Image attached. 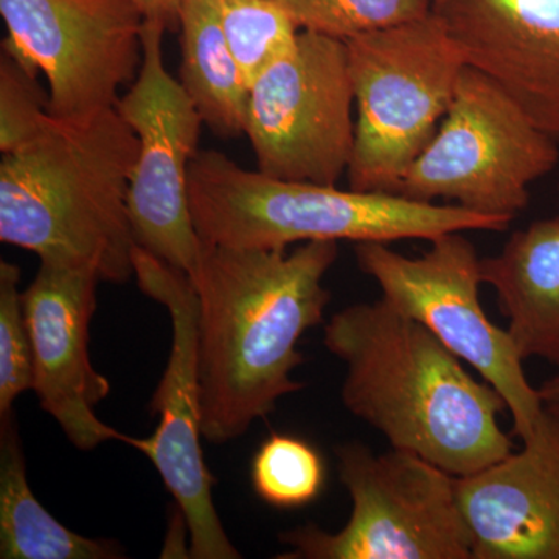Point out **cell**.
<instances>
[{
    "label": "cell",
    "mask_w": 559,
    "mask_h": 559,
    "mask_svg": "<svg viewBox=\"0 0 559 559\" xmlns=\"http://www.w3.org/2000/svg\"><path fill=\"white\" fill-rule=\"evenodd\" d=\"M340 253L336 241L286 249L204 245L190 275L201 304L202 437L237 440L304 382L301 336L323 322L331 299L323 278Z\"/></svg>",
    "instance_id": "obj_1"
},
{
    "label": "cell",
    "mask_w": 559,
    "mask_h": 559,
    "mask_svg": "<svg viewBox=\"0 0 559 559\" xmlns=\"http://www.w3.org/2000/svg\"><path fill=\"white\" fill-rule=\"evenodd\" d=\"M323 345L347 366L342 403L388 439L455 477L513 452L499 425L506 401L477 381L421 323L380 299L349 305L323 329Z\"/></svg>",
    "instance_id": "obj_2"
},
{
    "label": "cell",
    "mask_w": 559,
    "mask_h": 559,
    "mask_svg": "<svg viewBox=\"0 0 559 559\" xmlns=\"http://www.w3.org/2000/svg\"><path fill=\"white\" fill-rule=\"evenodd\" d=\"M139 139L116 108L90 119L47 116L38 134L0 162V241L39 260L134 277L128 191Z\"/></svg>",
    "instance_id": "obj_3"
},
{
    "label": "cell",
    "mask_w": 559,
    "mask_h": 559,
    "mask_svg": "<svg viewBox=\"0 0 559 559\" xmlns=\"http://www.w3.org/2000/svg\"><path fill=\"white\" fill-rule=\"evenodd\" d=\"M191 219L202 245L288 249L296 242L432 241L452 231H503L510 219L389 191L275 179L219 151H198L189 171Z\"/></svg>",
    "instance_id": "obj_4"
},
{
    "label": "cell",
    "mask_w": 559,
    "mask_h": 559,
    "mask_svg": "<svg viewBox=\"0 0 559 559\" xmlns=\"http://www.w3.org/2000/svg\"><path fill=\"white\" fill-rule=\"evenodd\" d=\"M345 44L356 112L349 189L395 193L450 109L466 62L436 10Z\"/></svg>",
    "instance_id": "obj_5"
},
{
    "label": "cell",
    "mask_w": 559,
    "mask_h": 559,
    "mask_svg": "<svg viewBox=\"0 0 559 559\" xmlns=\"http://www.w3.org/2000/svg\"><path fill=\"white\" fill-rule=\"evenodd\" d=\"M559 145L495 81L466 66L450 109L395 193L513 221L533 183L557 168Z\"/></svg>",
    "instance_id": "obj_6"
},
{
    "label": "cell",
    "mask_w": 559,
    "mask_h": 559,
    "mask_svg": "<svg viewBox=\"0 0 559 559\" xmlns=\"http://www.w3.org/2000/svg\"><path fill=\"white\" fill-rule=\"evenodd\" d=\"M337 473L353 509L329 533L304 525L280 535L283 559H473L455 476L412 452L373 454L360 443L337 450Z\"/></svg>",
    "instance_id": "obj_7"
},
{
    "label": "cell",
    "mask_w": 559,
    "mask_h": 559,
    "mask_svg": "<svg viewBox=\"0 0 559 559\" xmlns=\"http://www.w3.org/2000/svg\"><path fill=\"white\" fill-rule=\"evenodd\" d=\"M419 257H406L385 242L355 246L359 270L380 286L385 304L421 323L463 362L498 390L522 441L544 415L538 389L525 377L509 330L489 320L481 307V259L463 231L433 238Z\"/></svg>",
    "instance_id": "obj_8"
},
{
    "label": "cell",
    "mask_w": 559,
    "mask_h": 559,
    "mask_svg": "<svg viewBox=\"0 0 559 559\" xmlns=\"http://www.w3.org/2000/svg\"><path fill=\"white\" fill-rule=\"evenodd\" d=\"M355 92L345 40L301 31L249 87L245 134L257 170L336 186L355 151Z\"/></svg>",
    "instance_id": "obj_9"
},
{
    "label": "cell",
    "mask_w": 559,
    "mask_h": 559,
    "mask_svg": "<svg viewBox=\"0 0 559 559\" xmlns=\"http://www.w3.org/2000/svg\"><path fill=\"white\" fill-rule=\"evenodd\" d=\"M134 278L140 290L167 308L171 349L151 409L159 415L156 432L127 443L153 462L171 492L190 536V558L238 559L213 503L216 484L201 448L200 314L198 290L187 272L135 245Z\"/></svg>",
    "instance_id": "obj_10"
},
{
    "label": "cell",
    "mask_w": 559,
    "mask_h": 559,
    "mask_svg": "<svg viewBox=\"0 0 559 559\" xmlns=\"http://www.w3.org/2000/svg\"><path fill=\"white\" fill-rule=\"evenodd\" d=\"M3 51L49 81V114L90 119L116 108L142 64L145 17L132 0H0Z\"/></svg>",
    "instance_id": "obj_11"
},
{
    "label": "cell",
    "mask_w": 559,
    "mask_h": 559,
    "mask_svg": "<svg viewBox=\"0 0 559 559\" xmlns=\"http://www.w3.org/2000/svg\"><path fill=\"white\" fill-rule=\"evenodd\" d=\"M165 32L157 22H143L142 64L116 110L139 139L128 191L135 245L191 275L204 245L191 219L189 171L204 120L180 81L165 69Z\"/></svg>",
    "instance_id": "obj_12"
},
{
    "label": "cell",
    "mask_w": 559,
    "mask_h": 559,
    "mask_svg": "<svg viewBox=\"0 0 559 559\" xmlns=\"http://www.w3.org/2000/svg\"><path fill=\"white\" fill-rule=\"evenodd\" d=\"M100 282L90 267L40 260L38 274L22 293L32 342V390L43 411L81 451L130 439L95 414L110 392L109 381L94 369L90 356Z\"/></svg>",
    "instance_id": "obj_13"
},
{
    "label": "cell",
    "mask_w": 559,
    "mask_h": 559,
    "mask_svg": "<svg viewBox=\"0 0 559 559\" xmlns=\"http://www.w3.org/2000/svg\"><path fill=\"white\" fill-rule=\"evenodd\" d=\"M455 489L473 559H559V419L544 411L520 452Z\"/></svg>",
    "instance_id": "obj_14"
},
{
    "label": "cell",
    "mask_w": 559,
    "mask_h": 559,
    "mask_svg": "<svg viewBox=\"0 0 559 559\" xmlns=\"http://www.w3.org/2000/svg\"><path fill=\"white\" fill-rule=\"evenodd\" d=\"M433 10L466 66L559 145V0H443Z\"/></svg>",
    "instance_id": "obj_15"
},
{
    "label": "cell",
    "mask_w": 559,
    "mask_h": 559,
    "mask_svg": "<svg viewBox=\"0 0 559 559\" xmlns=\"http://www.w3.org/2000/svg\"><path fill=\"white\" fill-rule=\"evenodd\" d=\"M481 277L496 290L521 358L559 370V216L514 231L496 255L481 260Z\"/></svg>",
    "instance_id": "obj_16"
},
{
    "label": "cell",
    "mask_w": 559,
    "mask_h": 559,
    "mask_svg": "<svg viewBox=\"0 0 559 559\" xmlns=\"http://www.w3.org/2000/svg\"><path fill=\"white\" fill-rule=\"evenodd\" d=\"M0 558L121 559L116 540L92 539L62 525L33 495L13 412L0 417Z\"/></svg>",
    "instance_id": "obj_17"
},
{
    "label": "cell",
    "mask_w": 559,
    "mask_h": 559,
    "mask_svg": "<svg viewBox=\"0 0 559 559\" xmlns=\"http://www.w3.org/2000/svg\"><path fill=\"white\" fill-rule=\"evenodd\" d=\"M179 32V81L202 120L216 134H245L249 87L224 36L221 0H182Z\"/></svg>",
    "instance_id": "obj_18"
},
{
    "label": "cell",
    "mask_w": 559,
    "mask_h": 559,
    "mask_svg": "<svg viewBox=\"0 0 559 559\" xmlns=\"http://www.w3.org/2000/svg\"><path fill=\"white\" fill-rule=\"evenodd\" d=\"M221 24L248 87L296 46L300 33L274 0H221Z\"/></svg>",
    "instance_id": "obj_19"
},
{
    "label": "cell",
    "mask_w": 559,
    "mask_h": 559,
    "mask_svg": "<svg viewBox=\"0 0 559 559\" xmlns=\"http://www.w3.org/2000/svg\"><path fill=\"white\" fill-rule=\"evenodd\" d=\"M252 485L259 498L270 506L299 509L322 492L325 463L308 441L272 433L253 457Z\"/></svg>",
    "instance_id": "obj_20"
},
{
    "label": "cell",
    "mask_w": 559,
    "mask_h": 559,
    "mask_svg": "<svg viewBox=\"0 0 559 559\" xmlns=\"http://www.w3.org/2000/svg\"><path fill=\"white\" fill-rule=\"evenodd\" d=\"M301 31L347 40L426 16L432 0H274Z\"/></svg>",
    "instance_id": "obj_21"
},
{
    "label": "cell",
    "mask_w": 559,
    "mask_h": 559,
    "mask_svg": "<svg viewBox=\"0 0 559 559\" xmlns=\"http://www.w3.org/2000/svg\"><path fill=\"white\" fill-rule=\"evenodd\" d=\"M21 270L0 261V417L32 390V342L20 290Z\"/></svg>",
    "instance_id": "obj_22"
},
{
    "label": "cell",
    "mask_w": 559,
    "mask_h": 559,
    "mask_svg": "<svg viewBox=\"0 0 559 559\" xmlns=\"http://www.w3.org/2000/svg\"><path fill=\"white\" fill-rule=\"evenodd\" d=\"M38 76L25 72L10 55L0 58V151L10 153L38 134L49 116V97Z\"/></svg>",
    "instance_id": "obj_23"
},
{
    "label": "cell",
    "mask_w": 559,
    "mask_h": 559,
    "mask_svg": "<svg viewBox=\"0 0 559 559\" xmlns=\"http://www.w3.org/2000/svg\"><path fill=\"white\" fill-rule=\"evenodd\" d=\"M142 11L145 21L157 22L167 31H178L182 0H132Z\"/></svg>",
    "instance_id": "obj_24"
},
{
    "label": "cell",
    "mask_w": 559,
    "mask_h": 559,
    "mask_svg": "<svg viewBox=\"0 0 559 559\" xmlns=\"http://www.w3.org/2000/svg\"><path fill=\"white\" fill-rule=\"evenodd\" d=\"M544 411L559 419V371L555 377L543 382L538 389Z\"/></svg>",
    "instance_id": "obj_25"
},
{
    "label": "cell",
    "mask_w": 559,
    "mask_h": 559,
    "mask_svg": "<svg viewBox=\"0 0 559 559\" xmlns=\"http://www.w3.org/2000/svg\"><path fill=\"white\" fill-rule=\"evenodd\" d=\"M443 0H432L433 7L439 5Z\"/></svg>",
    "instance_id": "obj_26"
}]
</instances>
